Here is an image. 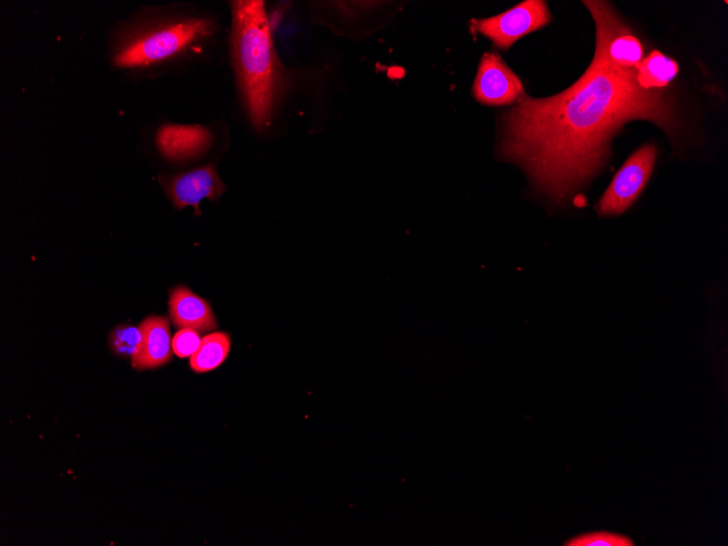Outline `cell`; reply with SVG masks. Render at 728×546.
Here are the masks:
<instances>
[{
  "instance_id": "cell-7",
  "label": "cell",
  "mask_w": 728,
  "mask_h": 546,
  "mask_svg": "<svg viewBox=\"0 0 728 546\" xmlns=\"http://www.w3.org/2000/svg\"><path fill=\"white\" fill-rule=\"evenodd\" d=\"M159 182L175 208L193 206L195 215H201L202 199L215 202L226 190L214 165H205L171 177H160Z\"/></svg>"
},
{
  "instance_id": "cell-9",
  "label": "cell",
  "mask_w": 728,
  "mask_h": 546,
  "mask_svg": "<svg viewBox=\"0 0 728 546\" xmlns=\"http://www.w3.org/2000/svg\"><path fill=\"white\" fill-rule=\"evenodd\" d=\"M142 330V343L131 359L137 371L154 369L167 364L172 357V337L169 319L166 316L151 315L138 325Z\"/></svg>"
},
{
  "instance_id": "cell-16",
  "label": "cell",
  "mask_w": 728,
  "mask_h": 546,
  "mask_svg": "<svg viewBox=\"0 0 728 546\" xmlns=\"http://www.w3.org/2000/svg\"><path fill=\"white\" fill-rule=\"evenodd\" d=\"M202 338L198 331L191 328H182L172 338V350L181 359L191 357L201 344Z\"/></svg>"
},
{
  "instance_id": "cell-1",
  "label": "cell",
  "mask_w": 728,
  "mask_h": 546,
  "mask_svg": "<svg viewBox=\"0 0 728 546\" xmlns=\"http://www.w3.org/2000/svg\"><path fill=\"white\" fill-rule=\"evenodd\" d=\"M635 119L668 132L676 122L663 92L642 88L636 70L615 65L596 45L592 63L573 85L547 98L523 94L503 114L501 150L555 199L567 198L600 170L611 137Z\"/></svg>"
},
{
  "instance_id": "cell-13",
  "label": "cell",
  "mask_w": 728,
  "mask_h": 546,
  "mask_svg": "<svg viewBox=\"0 0 728 546\" xmlns=\"http://www.w3.org/2000/svg\"><path fill=\"white\" fill-rule=\"evenodd\" d=\"M678 63L660 53L651 52L636 69V81L644 89L666 86L678 73Z\"/></svg>"
},
{
  "instance_id": "cell-4",
  "label": "cell",
  "mask_w": 728,
  "mask_h": 546,
  "mask_svg": "<svg viewBox=\"0 0 728 546\" xmlns=\"http://www.w3.org/2000/svg\"><path fill=\"white\" fill-rule=\"evenodd\" d=\"M583 3L590 10L596 25V45L615 65L636 70L643 60V47L632 31L622 22L606 1Z\"/></svg>"
},
{
  "instance_id": "cell-8",
  "label": "cell",
  "mask_w": 728,
  "mask_h": 546,
  "mask_svg": "<svg viewBox=\"0 0 728 546\" xmlns=\"http://www.w3.org/2000/svg\"><path fill=\"white\" fill-rule=\"evenodd\" d=\"M473 95L485 105L502 106L519 99L523 86L498 54L485 53L478 65Z\"/></svg>"
},
{
  "instance_id": "cell-3",
  "label": "cell",
  "mask_w": 728,
  "mask_h": 546,
  "mask_svg": "<svg viewBox=\"0 0 728 546\" xmlns=\"http://www.w3.org/2000/svg\"><path fill=\"white\" fill-rule=\"evenodd\" d=\"M209 20L189 17L156 26L130 40L113 58L120 68L148 66L178 56L207 37Z\"/></svg>"
},
{
  "instance_id": "cell-15",
  "label": "cell",
  "mask_w": 728,
  "mask_h": 546,
  "mask_svg": "<svg viewBox=\"0 0 728 546\" xmlns=\"http://www.w3.org/2000/svg\"><path fill=\"white\" fill-rule=\"evenodd\" d=\"M565 546H634L631 537L609 531H594L568 539Z\"/></svg>"
},
{
  "instance_id": "cell-12",
  "label": "cell",
  "mask_w": 728,
  "mask_h": 546,
  "mask_svg": "<svg viewBox=\"0 0 728 546\" xmlns=\"http://www.w3.org/2000/svg\"><path fill=\"white\" fill-rule=\"evenodd\" d=\"M231 339L227 332L217 331L202 338L196 352L190 357V366L195 373H206L219 367L227 359Z\"/></svg>"
},
{
  "instance_id": "cell-2",
  "label": "cell",
  "mask_w": 728,
  "mask_h": 546,
  "mask_svg": "<svg viewBox=\"0 0 728 546\" xmlns=\"http://www.w3.org/2000/svg\"><path fill=\"white\" fill-rule=\"evenodd\" d=\"M231 10L233 64L250 118L262 129L271 116L281 85L270 21L264 1H232Z\"/></svg>"
},
{
  "instance_id": "cell-14",
  "label": "cell",
  "mask_w": 728,
  "mask_h": 546,
  "mask_svg": "<svg viewBox=\"0 0 728 546\" xmlns=\"http://www.w3.org/2000/svg\"><path fill=\"white\" fill-rule=\"evenodd\" d=\"M108 343L114 354L132 359L141 347L142 330L139 326L119 325L111 330Z\"/></svg>"
},
{
  "instance_id": "cell-5",
  "label": "cell",
  "mask_w": 728,
  "mask_h": 546,
  "mask_svg": "<svg viewBox=\"0 0 728 546\" xmlns=\"http://www.w3.org/2000/svg\"><path fill=\"white\" fill-rule=\"evenodd\" d=\"M656 160V148L648 144L635 150L618 170L598 202L600 215L626 211L643 191Z\"/></svg>"
},
{
  "instance_id": "cell-6",
  "label": "cell",
  "mask_w": 728,
  "mask_h": 546,
  "mask_svg": "<svg viewBox=\"0 0 728 546\" xmlns=\"http://www.w3.org/2000/svg\"><path fill=\"white\" fill-rule=\"evenodd\" d=\"M550 21L545 1H523L493 17L473 20L472 28L489 38L497 47L508 49L524 35Z\"/></svg>"
},
{
  "instance_id": "cell-11",
  "label": "cell",
  "mask_w": 728,
  "mask_h": 546,
  "mask_svg": "<svg viewBox=\"0 0 728 546\" xmlns=\"http://www.w3.org/2000/svg\"><path fill=\"white\" fill-rule=\"evenodd\" d=\"M169 314L177 328H191L199 333L217 328L218 323L209 302L185 286H177L170 290Z\"/></svg>"
},
{
  "instance_id": "cell-10",
  "label": "cell",
  "mask_w": 728,
  "mask_h": 546,
  "mask_svg": "<svg viewBox=\"0 0 728 546\" xmlns=\"http://www.w3.org/2000/svg\"><path fill=\"white\" fill-rule=\"evenodd\" d=\"M211 134L198 124H166L156 134V144L162 156L181 161L196 157L210 145Z\"/></svg>"
}]
</instances>
